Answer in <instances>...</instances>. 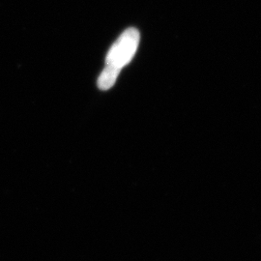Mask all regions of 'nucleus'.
<instances>
[{
  "label": "nucleus",
  "instance_id": "2",
  "mask_svg": "<svg viewBox=\"0 0 261 261\" xmlns=\"http://www.w3.org/2000/svg\"><path fill=\"white\" fill-rule=\"evenodd\" d=\"M120 71L112 68V67H109V66H106L105 69L103 70V72L101 73V75L98 79V86L101 90H109L111 89L112 86L115 84L116 82V79L119 75Z\"/></svg>",
  "mask_w": 261,
  "mask_h": 261
},
{
  "label": "nucleus",
  "instance_id": "1",
  "mask_svg": "<svg viewBox=\"0 0 261 261\" xmlns=\"http://www.w3.org/2000/svg\"><path fill=\"white\" fill-rule=\"evenodd\" d=\"M140 43V32L136 28H128L117 39L110 49L106 66L121 71L122 68L129 64L135 56Z\"/></svg>",
  "mask_w": 261,
  "mask_h": 261
}]
</instances>
